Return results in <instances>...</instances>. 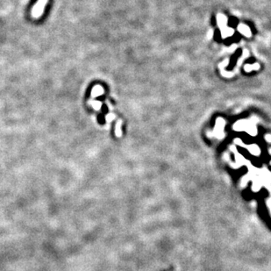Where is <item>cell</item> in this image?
<instances>
[{"label": "cell", "instance_id": "cell-3", "mask_svg": "<svg viewBox=\"0 0 271 271\" xmlns=\"http://www.w3.org/2000/svg\"><path fill=\"white\" fill-rule=\"evenodd\" d=\"M120 121H119L117 123V127H116V135L117 136H120L121 135V131H120Z\"/></svg>", "mask_w": 271, "mask_h": 271}, {"label": "cell", "instance_id": "cell-1", "mask_svg": "<svg viewBox=\"0 0 271 271\" xmlns=\"http://www.w3.org/2000/svg\"><path fill=\"white\" fill-rule=\"evenodd\" d=\"M104 93V89L99 86V85H97L93 88L92 91H91V97H96L99 95H102Z\"/></svg>", "mask_w": 271, "mask_h": 271}, {"label": "cell", "instance_id": "cell-4", "mask_svg": "<svg viewBox=\"0 0 271 271\" xmlns=\"http://www.w3.org/2000/svg\"><path fill=\"white\" fill-rule=\"evenodd\" d=\"M112 118H114V116H113L112 114H109V115L106 116V120H107V121H110V120H112Z\"/></svg>", "mask_w": 271, "mask_h": 271}, {"label": "cell", "instance_id": "cell-2", "mask_svg": "<svg viewBox=\"0 0 271 271\" xmlns=\"http://www.w3.org/2000/svg\"><path fill=\"white\" fill-rule=\"evenodd\" d=\"M89 103L93 106V108L95 110H99L100 107H101V102H99V101H93V100H91Z\"/></svg>", "mask_w": 271, "mask_h": 271}]
</instances>
